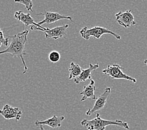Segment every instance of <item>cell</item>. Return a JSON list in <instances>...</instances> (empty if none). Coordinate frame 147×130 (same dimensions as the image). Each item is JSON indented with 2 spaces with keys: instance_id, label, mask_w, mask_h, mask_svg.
<instances>
[{
  "instance_id": "1",
  "label": "cell",
  "mask_w": 147,
  "mask_h": 130,
  "mask_svg": "<svg viewBox=\"0 0 147 130\" xmlns=\"http://www.w3.org/2000/svg\"><path fill=\"white\" fill-rule=\"evenodd\" d=\"M29 33V30H24L23 32L20 33L13 36H8L11 38V41L5 50L0 51V55L4 54H9L13 57H18L22 61L24 66L23 75L26 73L28 71V66L24 59V56L28 55L25 52V45L27 41L28 35Z\"/></svg>"
},
{
  "instance_id": "2",
  "label": "cell",
  "mask_w": 147,
  "mask_h": 130,
  "mask_svg": "<svg viewBox=\"0 0 147 130\" xmlns=\"http://www.w3.org/2000/svg\"><path fill=\"white\" fill-rule=\"evenodd\" d=\"M81 125L88 130H105L107 126L110 125L120 126L127 130L129 129V127L127 122L120 120V119H117V120L104 119L100 117L99 113H97L96 117L90 120L83 119L81 121Z\"/></svg>"
},
{
  "instance_id": "3",
  "label": "cell",
  "mask_w": 147,
  "mask_h": 130,
  "mask_svg": "<svg viewBox=\"0 0 147 130\" xmlns=\"http://www.w3.org/2000/svg\"><path fill=\"white\" fill-rule=\"evenodd\" d=\"M80 34L83 39L86 41L89 40L91 37H93L95 39H100L103 35L107 34L112 35L118 40H121V38L119 34H116L111 30L105 28L101 26H94L92 28H88L87 26H85L80 30Z\"/></svg>"
},
{
  "instance_id": "4",
  "label": "cell",
  "mask_w": 147,
  "mask_h": 130,
  "mask_svg": "<svg viewBox=\"0 0 147 130\" xmlns=\"http://www.w3.org/2000/svg\"><path fill=\"white\" fill-rule=\"evenodd\" d=\"M123 69L120 65L118 64L110 65L107 66V68L102 70V73L105 75L109 76L112 79H126L128 81H131L134 83H136V79L134 78L125 74L122 69Z\"/></svg>"
},
{
  "instance_id": "5",
  "label": "cell",
  "mask_w": 147,
  "mask_h": 130,
  "mask_svg": "<svg viewBox=\"0 0 147 130\" xmlns=\"http://www.w3.org/2000/svg\"><path fill=\"white\" fill-rule=\"evenodd\" d=\"M69 27L68 24H65L61 26H57L53 28L50 29L48 28H45L44 30L36 26L31 27V31H41L45 33L46 38H51L54 40H57L59 38H63L66 35V30Z\"/></svg>"
},
{
  "instance_id": "6",
  "label": "cell",
  "mask_w": 147,
  "mask_h": 130,
  "mask_svg": "<svg viewBox=\"0 0 147 130\" xmlns=\"http://www.w3.org/2000/svg\"><path fill=\"white\" fill-rule=\"evenodd\" d=\"M111 89L110 87L107 88L105 89L104 92L95 100V103H94L93 108L92 109H89V110L86 112V115L87 116H91L93 113H96V111L103 110L105 106H106L107 101L111 93Z\"/></svg>"
},
{
  "instance_id": "7",
  "label": "cell",
  "mask_w": 147,
  "mask_h": 130,
  "mask_svg": "<svg viewBox=\"0 0 147 130\" xmlns=\"http://www.w3.org/2000/svg\"><path fill=\"white\" fill-rule=\"evenodd\" d=\"M116 21L120 26H123L126 28H129L136 24L135 18L131 13V9H128L125 12L120 11L115 15Z\"/></svg>"
},
{
  "instance_id": "8",
  "label": "cell",
  "mask_w": 147,
  "mask_h": 130,
  "mask_svg": "<svg viewBox=\"0 0 147 130\" xmlns=\"http://www.w3.org/2000/svg\"><path fill=\"white\" fill-rule=\"evenodd\" d=\"M37 15H43L45 16V19L41 21L40 22L38 23V25L41 26L44 24H51L53 23L57 22H58L59 20H69L70 22H73L72 18L68 16H65L61 15L58 13H54V12H50V11H45V13H40L37 14Z\"/></svg>"
},
{
  "instance_id": "9",
  "label": "cell",
  "mask_w": 147,
  "mask_h": 130,
  "mask_svg": "<svg viewBox=\"0 0 147 130\" xmlns=\"http://www.w3.org/2000/svg\"><path fill=\"white\" fill-rule=\"evenodd\" d=\"M0 115L7 120L15 119L16 121H19L22 117L23 113L19 108L12 107L9 104H5L2 110H0Z\"/></svg>"
},
{
  "instance_id": "10",
  "label": "cell",
  "mask_w": 147,
  "mask_h": 130,
  "mask_svg": "<svg viewBox=\"0 0 147 130\" xmlns=\"http://www.w3.org/2000/svg\"><path fill=\"white\" fill-rule=\"evenodd\" d=\"M14 18L21 23H22L26 26H30V28L33 26H36L38 28H40L43 30H44L45 28L44 27L38 25V23H35L30 13L26 14L22 11H18L15 12Z\"/></svg>"
},
{
  "instance_id": "11",
  "label": "cell",
  "mask_w": 147,
  "mask_h": 130,
  "mask_svg": "<svg viewBox=\"0 0 147 130\" xmlns=\"http://www.w3.org/2000/svg\"><path fill=\"white\" fill-rule=\"evenodd\" d=\"M65 119V117L63 116H60V117H57V115H53V117L50 118H48L46 120L44 121H39L36 120L34 123V124L36 126H44L47 125L50 126L52 128H59L61 126V123Z\"/></svg>"
},
{
  "instance_id": "12",
  "label": "cell",
  "mask_w": 147,
  "mask_h": 130,
  "mask_svg": "<svg viewBox=\"0 0 147 130\" xmlns=\"http://www.w3.org/2000/svg\"><path fill=\"white\" fill-rule=\"evenodd\" d=\"M98 68L99 64L93 65L91 63V64H90L89 68L87 69H83L82 73L80 74V75L78 77H77L76 78L74 79V82L76 84H80V83L86 82V81L88 79H92V73Z\"/></svg>"
},
{
  "instance_id": "13",
  "label": "cell",
  "mask_w": 147,
  "mask_h": 130,
  "mask_svg": "<svg viewBox=\"0 0 147 130\" xmlns=\"http://www.w3.org/2000/svg\"><path fill=\"white\" fill-rule=\"evenodd\" d=\"M96 90L95 82L93 79H90V82L87 86H84V88L82 92H80V94L83 95V97L81 99L82 102L86 100L88 98H91L92 100H95L96 99V96L94 94V91Z\"/></svg>"
},
{
  "instance_id": "14",
  "label": "cell",
  "mask_w": 147,
  "mask_h": 130,
  "mask_svg": "<svg viewBox=\"0 0 147 130\" xmlns=\"http://www.w3.org/2000/svg\"><path fill=\"white\" fill-rule=\"evenodd\" d=\"M83 69L80 67V65L75 63L74 62H71L70 64V67L69 68V79H72L76 78L78 77L80 74L82 73Z\"/></svg>"
},
{
  "instance_id": "15",
  "label": "cell",
  "mask_w": 147,
  "mask_h": 130,
  "mask_svg": "<svg viewBox=\"0 0 147 130\" xmlns=\"http://www.w3.org/2000/svg\"><path fill=\"white\" fill-rule=\"evenodd\" d=\"M15 2L17 3L23 5L26 9L27 11H30L33 12V0H15Z\"/></svg>"
},
{
  "instance_id": "16",
  "label": "cell",
  "mask_w": 147,
  "mask_h": 130,
  "mask_svg": "<svg viewBox=\"0 0 147 130\" xmlns=\"http://www.w3.org/2000/svg\"><path fill=\"white\" fill-rule=\"evenodd\" d=\"M48 58L52 63H57L59 61V59L61 58L60 53L57 51H51L48 55Z\"/></svg>"
},
{
  "instance_id": "17",
  "label": "cell",
  "mask_w": 147,
  "mask_h": 130,
  "mask_svg": "<svg viewBox=\"0 0 147 130\" xmlns=\"http://www.w3.org/2000/svg\"><path fill=\"white\" fill-rule=\"evenodd\" d=\"M9 38L8 37L7 38H5L3 31L0 28V47H1L2 45L5 46H7L9 45Z\"/></svg>"
},
{
  "instance_id": "18",
  "label": "cell",
  "mask_w": 147,
  "mask_h": 130,
  "mask_svg": "<svg viewBox=\"0 0 147 130\" xmlns=\"http://www.w3.org/2000/svg\"><path fill=\"white\" fill-rule=\"evenodd\" d=\"M40 130H45L43 128V126H40Z\"/></svg>"
},
{
  "instance_id": "19",
  "label": "cell",
  "mask_w": 147,
  "mask_h": 130,
  "mask_svg": "<svg viewBox=\"0 0 147 130\" xmlns=\"http://www.w3.org/2000/svg\"><path fill=\"white\" fill-rule=\"evenodd\" d=\"M143 63H144V64H145L147 66V59H145V60L144 61V62H143Z\"/></svg>"
}]
</instances>
